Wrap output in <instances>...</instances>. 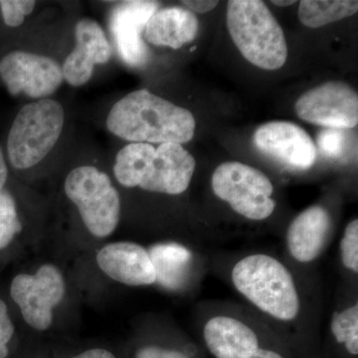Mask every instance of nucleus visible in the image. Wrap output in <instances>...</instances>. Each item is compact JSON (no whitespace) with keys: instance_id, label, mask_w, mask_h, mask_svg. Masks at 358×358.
I'll return each mask as SVG.
<instances>
[{"instance_id":"1","label":"nucleus","mask_w":358,"mask_h":358,"mask_svg":"<svg viewBox=\"0 0 358 358\" xmlns=\"http://www.w3.org/2000/svg\"><path fill=\"white\" fill-rule=\"evenodd\" d=\"M106 126L110 134L129 143L182 145L192 140L196 124L189 110L143 89L117 101Z\"/></svg>"},{"instance_id":"2","label":"nucleus","mask_w":358,"mask_h":358,"mask_svg":"<svg viewBox=\"0 0 358 358\" xmlns=\"http://www.w3.org/2000/svg\"><path fill=\"white\" fill-rule=\"evenodd\" d=\"M227 27L242 55L256 67L273 71L286 63L288 45L284 31L263 1H228Z\"/></svg>"},{"instance_id":"3","label":"nucleus","mask_w":358,"mask_h":358,"mask_svg":"<svg viewBox=\"0 0 358 358\" xmlns=\"http://www.w3.org/2000/svg\"><path fill=\"white\" fill-rule=\"evenodd\" d=\"M233 284L264 313L292 320L300 312V300L288 268L273 257L256 254L242 259L232 271Z\"/></svg>"},{"instance_id":"4","label":"nucleus","mask_w":358,"mask_h":358,"mask_svg":"<svg viewBox=\"0 0 358 358\" xmlns=\"http://www.w3.org/2000/svg\"><path fill=\"white\" fill-rule=\"evenodd\" d=\"M61 103L47 98L21 108L7 138V155L14 169L24 171L37 166L58 143L65 126Z\"/></svg>"},{"instance_id":"5","label":"nucleus","mask_w":358,"mask_h":358,"mask_svg":"<svg viewBox=\"0 0 358 358\" xmlns=\"http://www.w3.org/2000/svg\"><path fill=\"white\" fill-rule=\"evenodd\" d=\"M64 190L93 236L109 237L121 218V199L110 176L98 167L81 166L66 176Z\"/></svg>"},{"instance_id":"6","label":"nucleus","mask_w":358,"mask_h":358,"mask_svg":"<svg viewBox=\"0 0 358 358\" xmlns=\"http://www.w3.org/2000/svg\"><path fill=\"white\" fill-rule=\"evenodd\" d=\"M211 183L216 196L244 217L264 220L275 210V202L271 199L274 186L254 167L237 162H224L214 171Z\"/></svg>"},{"instance_id":"7","label":"nucleus","mask_w":358,"mask_h":358,"mask_svg":"<svg viewBox=\"0 0 358 358\" xmlns=\"http://www.w3.org/2000/svg\"><path fill=\"white\" fill-rule=\"evenodd\" d=\"M66 284L56 266L45 264L34 275L20 274L14 278L10 296L20 307L26 324L45 331L53 322V310L64 299Z\"/></svg>"},{"instance_id":"8","label":"nucleus","mask_w":358,"mask_h":358,"mask_svg":"<svg viewBox=\"0 0 358 358\" xmlns=\"http://www.w3.org/2000/svg\"><path fill=\"white\" fill-rule=\"evenodd\" d=\"M0 78L13 96L49 98L64 82L62 66L48 56L13 51L0 60Z\"/></svg>"},{"instance_id":"9","label":"nucleus","mask_w":358,"mask_h":358,"mask_svg":"<svg viewBox=\"0 0 358 358\" xmlns=\"http://www.w3.org/2000/svg\"><path fill=\"white\" fill-rule=\"evenodd\" d=\"M294 109L303 121L324 128L348 129L357 126V93L343 82H327L306 92Z\"/></svg>"},{"instance_id":"10","label":"nucleus","mask_w":358,"mask_h":358,"mask_svg":"<svg viewBox=\"0 0 358 358\" xmlns=\"http://www.w3.org/2000/svg\"><path fill=\"white\" fill-rule=\"evenodd\" d=\"M257 148L268 157L296 169H308L317 159V148L307 131L291 122L275 121L259 127Z\"/></svg>"},{"instance_id":"11","label":"nucleus","mask_w":358,"mask_h":358,"mask_svg":"<svg viewBox=\"0 0 358 358\" xmlns=\"http://www.w3.org/2000/svg\"><path fill=\"white\" fill-rule=\"evenodd\" d=\"M75 40L74 49L61 66L64 81L70 86L81 87L93 77L96 65L109 62L113 48L102 26L92 18L78 21Z\"/></svg>"},{"instance_id":"12","label":"nucleus","mask_w":358,"mask_h":358,"mask_svg":"<svg viewBox=\"0 0 358 358\" xmlns=\"http://www.w3.org/2000/svg\"><path fill=\"white\" fill-rule=\"evenodd\" d=\"M195 159L178 143H162L155 154L138 187L148 192L178 195L187 189L195 171Z\"/></svg>"},{"instance_id":"13","label":"nucleus","mask_w":358,"mask_h":358,"mask_svg":"<svg viewBox=\"0 0 358 358\" xmlns=\"http://www.w3.org/2000/svg\"><path fill=\"white\" fill-rule=\"evenodd\" d=\"M159 9L155 1H124L110 16V30L120 56L127 64L140 67L148 60V48L141 34L148 21Z\"/></svg>"},{"instance_id":"14","label":"nucleus","mask_w":358,"mask_h":358,"mask_svg":"<svg viewBox=\"0 0 358 358\" xmlns=\"http://www.w3.org/2000/svg\"><path fill=\"white\" fill-rule=\"evenodd\" d=\"M96 264L110 279L131 287L157 282L154 263L148 250L133 242H115L96 253Z\"/></svg>"},{"instance_id":"15","label":"nucleus","mask_w":358,"mask_h":358,"mask_svg":"<svg viewBox=\"0 0 358 358\" xmlns=\"http://www.w3.org/2000/svg\"><path fill=\"white\" fill-rule=\"evenodd\" d=\"M331 227V216L324 207L306 209L294 219L287 233L289 254L299 262H312L322 253Z\"/></svg>"},{"instance_id":"16","label":"nucleus","mask_w":358,"mask_h":358,"mask_svg":"<svg viewBox=\"0 0 358 358\" xmlns=\"http://www.w3.org/2000/svg\"><path fill=\"white\" fill-rule=\"evenodd\" d=\"M199 23L195 14L181 6L157 9L148 21L145 38L159 47L179 49L196 38Z\"/></svg>"},{"instance_id":"17","label":"nucleus","mask_w":358,"mask_h":358,"mask_svg":"<svg viewBox=\"0 0 358 358\" xmlns=\"http://www.w3.org/2000/svg\"><path fill=\"white\" fill-rule=\"evenodd\" d=\"M204 339L216 358H245L259 348L253 329L230 317H215L204 327Z\"/></svg>"},{"instance_id":"18","label":"nucleus","mask_w":358,"mask_h":358,"mask_svg":"<svg viewBox=\"0 0 358 358\" xmlns=\"http://www.w3.org/2000/svg\"><path fill=\"white\" fill-rule=\"evenodd\" d=\"M157 282L164 288L176 289L185 281L192 255L189 250L176 243L157 244L150 251Z\"/></svg>"},{"instance_id":"19","label":"nucleus","mask_w":358,"mask_h":358,"mask_svg":"<svg viewBox=\"0 0 358 358\" xmlns=\"http://www.w3.org/2000/svg\"><path fill=\"white\" fill-rule=\"evenodd\" d=\"M155 154L150 143H131L115 155L114 174L124 187H138L143 174Z\"/></svg>"},{"instance_id":"20","label":"nucleus","mask_w":358,"mask_h":358,"mask_svg":"<svg viewBox=\"0 0 358 358\" xmlns=\"http://www.w3.org/2000/svg\"><path fill=\"white\" fill-rule=\"evenodd\" d=\"M358 2L348 0H303L299 7V18L303 25L320 28L350 17L357 13Z\"/></svg>"},{"instance_id":"21","label":"nucleus","mask_w":358,"mask_h":358,"mask_svg":"<svg viewBox=\"0 0 358 358\" xmlns=\"http://www.w3.org/2000/svg\"><path fill=\"white\" fill-rule=\"evenodd\" d=\"M336 341L343 343L353 355L358 353V307L357 305L341 313H334L331 324Z\"/></svg>"},{"instance_id":"22","label":"nucleus","mask_w":358,"mask_h":358,"mask_svg":"<svg viewBox=\"0 0 358 358\" xmlns=\"http://www.w3.org/2000/svg\"><path fill=\"white\" fill-rule=\"evenodd\" d=\"M22 230L17 208L8 192H0V250L6 248Z\"/></svg>"},{"instance_id":"23","label":"nucleus","mask_w":358,"mask_h":358,"mask_svg":"<svg viewBox=\"0 0 358 358\" xmlns=\"http://www.w3.org/2000/svg\"><path fill=\"white\" fill-rule=\"evenodd\" d=\"M317 145L324 157L341 159L350 147V134L348 129L326 128L317 136Z\"/></svg>"},{"instance_id":"24","label":"nucleus","mask_w":358,"mask_h":358,"mask_svg":"<svg viewBox=\"0 0 358 358\" xmlns=\"http://www.w3.org/2000/svg\"><path fill=\"white\" fill-rule=\"evenodd\" d=\"M36 6V2L30 0H2L0 10L4 23L9 27H20L25 18L30 15Z\"/></svg>"},{"instance_id":"25","label":"nucleus","mask_w":358,"mask_h":358,"mask_svg":"<svg viewBox=\"0 0 358 358\" xmlns=\"http://www.w3.org/2000/svg\"><path fill=\"white\" fill-rule=\"evenodd\" d=\"M343 265L353 272H358V221L357 219L346 226L341 243Z\"/></svg>"},{"instance_id":"26","label":"nucleus","mask_w":358,"mask_h":358,"mask_svg":"<svg viewBox=\"0 0 358 358\" xmlns=\"http://www.w3.org/2000/svg\"><path fill=\"white\" fill-rule=\"evenodd\" d=\"M14 326L9 317L7 306L0 300V358H6L9 353L8 343L14 334Z\"/></svg>"},{"instance_id":"27","label":"nucleus","mask_w":358,"mask_h":358,"mask_svg":"<svg viewBox=\"0 0 358 358\" xmlns=\"http://www.w3.org/2000/svg\"><path fill=\"white\" fill-rule=\"evenodd\" d=\"M134 358H189L178 350H169L159 346H145L136 352Z\"/></svg>"},{"instance_id":"28","label":"nucleus","mask_w":358,"mask_h":358,"mask_svg":"<svg viewBox=\"0 0 358 358\" xmlns=\"http://www.w3.org/2000/svg\"><path fill=\"white\" fill-rule=\"evenodd\" d=\"M181 3L185 4L186 9L192 11V13H206L211 11L212 9L215 8L218 6V1H205V0H187V1H182Z\"/></svg>"},{"instance_id":"29","label":"nucleus","mask_w":358,"mask_h":358,"mask_svg":"<svg viewBox=\"0 0 358 358\" xmlns=\"http://www.w3.org/2000/svg\"><path fill=\"white\" fill-rule=\"evenodd\" d=\"M72 358H117L114 353L105 348H91L86 352L79 353L76 357Z\"/></svg>"},{"instance_id":"30","label":"nucleus","mask_w":358,"mask_h":358,"mask_svg":"<svg viewBox=\"0 0 358 358\" xmlns=\"http://www.w3.org/2000/svg\"><path fill=\"white\" fill-rule=\"evenodd\" d=\"M245 358H284L281 355L272 350H263V348H258L253 352L250 353L248 357Z\"/></svg>"},{"instance_id":"31","label":"nucleus","mask_w":358,"mask_h":358,"mask_svg":"<svg viewBox=\"0 0 358 358\" xmlns=\"http://www.w3.org/2000/svg\"><path fill=\"white\" fill-rule=\"evenodd\" d=\"M7 178H8V169H7V164L6 159H4L3 152H2L1 148H0V192L2 188L6 185Z\"/></svg>"},{"instance_id":"32","label":"nucleus","mask_w":358,"mask_h":358,"mask_svg":"<svg viewBox=\"0 0 358 358\" xmlns=\"http://www.w3.org/2000/svg\"><path fill=\"white\" fill-rule=\"evenodd\" d=\"M272 2L273 4H275V6H280V7H287L292 6V4L296 3V1H291V0H288V1H278V0H273Z\"/></svg>"}]
</instances>
